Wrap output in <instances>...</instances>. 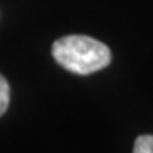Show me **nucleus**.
<instances>
[{
	"label": "nucleus",
	"mask_w": 153,
	"mask_h": 153,
	"mask_svg": "<svg viewBox=\"0 0 153 153\" xmlns=\"http://www.w3.org/2000/svg\"><path fill=\"white\" fill-rule=\"evenodd\" d=\"M51 55L61 68L76 75L95 73L112 60L107 44L82 34H70L56 39L51 46Z\"/></svg>",
	"instance_id": "f257e3e1"
},
{
	"label": "nucleus",
	"mask_w": 153,
	"mask_h": 153,
	"mask_svg": "<svg viewBox=\"0 0 153 153\" xmlns=\"http://www.w3.org/2000/svg\"><path fill=\"white\" fill-rule=\"evenodd\" d=\"M133 153H153V134H140L134 140Z\"/></svg>",
	"instance_id": "f03ea898"
},
{
	"label": "nucleus",
	"mask_w": 153,
	"mask_h": 153,
	"mask_svg": "<svg viewBox=\"0 0 153 153\" xmlns=\"http://www.w3.org/2000/svg\"><path fill=\"white\" fill-rule=\"evenodd\" d=\"M9 102H10V87H9L5 76L0 73V116H4L7 112Z\"/></svg>",
	"instance_id": "7ed1b4c3"
}]
</instances>
